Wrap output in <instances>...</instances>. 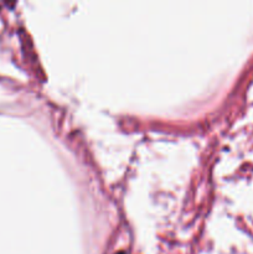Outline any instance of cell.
I'll list each match as a JSON object with an SVG mask.
<instances>
[{"label":"cell","instance_id":"6da1fadb","mask_svg":"<svg viewBox=\"0 0 253 254\" xmlns=\"http://www.w3.org/2000/svg\"><path fill=\"white\" fill-rule=\"evenodd\" d=\"M119 254H123V253H119Z\"/></svg>","mask_w":253,"mask_h":254}]
</instances>
